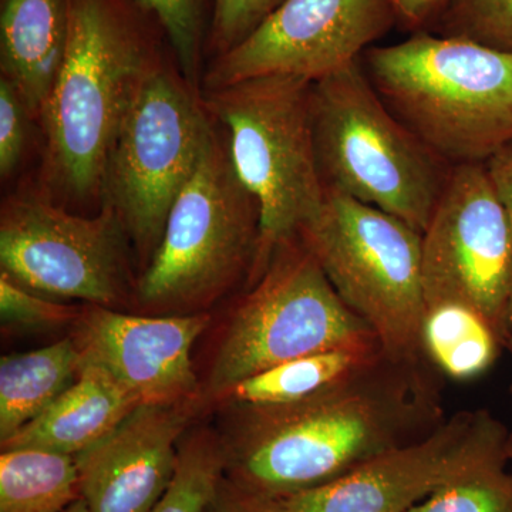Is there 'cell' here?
Returning a JSON list of instances; mask_svg holds the SVG:
<instances>
[{"instance_id":"cell-1","label":"cell","mask_w":512,"mask_h":512,"mask_svg":"<svg viewBox=\"0 0 512 512\" xmlns=\"http://www.w3.org/2000/svg\"><path fill=\"white\" fill-rule=\"evenodd\" d=\"M439 376L382 355L298 402L235 404L225 477L271 503L333 483L446 420Z\"/></svg>"},{"instance_id":"cell-2","label":"cell","mask_w":512,"mask_h":512,"mask_svg":"<svg viewBox=\"0 0 512 512\" xmlns=\"http://www.w3.org/2000/svg\"><path fill=\"white\" fill-rule=\"evenodd\" d=\"M168 52L163 29L136 0H69L66 52L39 120V190L50 200L103 202L121 121Z\"/></svg>"},{"instance_id":"cell-3","label":"cell","mask_w":512,"mask_h":512,"mask_svg":"<svg viewBox=\"0 0 512 512\" xmlns=\"http://www.w3.org/2000/svg\"><path fill=\"white\" fill-rule=\"evenodd\" d=\"M365 64L394 116L451 167L512 147V53L420 33L370 47Z\"/></svg>"},{"instance_id":"cell-4","label":"cell","mask_w":512,"mask_h":512,"mask_svg":"<svg viewBox=\"0 0 512 512\" xmlns=\"http://www.w3.org/2000/svg\"><path fill=\"white\" fill-rule=\"evenodd\" d=\"M311 116L325 187L423 234L451 165L394 116L360 60L312 83Z\"/></svg>"},{"instance_id":"cell-5","label":"cell","mask_w":512,"mask_h":512,"mask_svg":"<svg viewBox=\"0 0 512 512\" xmlns=\"http://www.w3.org/2000/svg\"><path fill=\"white\" fill-rule=\"evenodd\" d=\"M311 87L301 77L261 76L201 92L205 109L224 130L235 171L261 212L251 285L276 249L298 237L325 200Z\"/></svg>"},{"instance_id":"cell-6","label":"cell","mask_w":512,"mask_h":512,"mask_svg":"<svg viewBox=\"0 0 512 512\" xmlns=\"http://www.w3.org/2000/svg\"><path fill=\"white\" fill-rule=\"evenodd\" d=\"M214 120V119H212ZM261 212L214 120L200 163L175 200L160 245L138 279V302L171 315L201 312L251 275Z\"/></svg>"},{"instance_id":"cell-7","label":"cell","mask_w":512,"mask_h":512,"mask_svg":"<svg viewBox=\"0 0 512 512\" xmlns=\"http://www.w3.org/2000/svg\"><path fill=\"white\" fill-rule=\"evenodd\" d=\"M298 237L339 298L373 330L384 355L413 365L431 363L423 345L421 232L326 188L322 207Z\"/></svg>"},{"instance_id":"cell-8","label":"cell","mask_w":512,"mask_h":512,"mask_svg":"<svg viewBox=\"0 0 512 512\" xmlns=\"http://www.w3.org/2000/svg\"><path fill=\"white\" fill-rule=\"evenodd\" d=\"M214 120L174 55L141 84L121 121L104 174L103 202L150 262L168 214L200 163Z\"/></svg>"},{"instance_id":"cell-9","label":"cell","mask_w":512,"mask_h":512,"mask_svg":"<svg viewBox=\"0 0 512 512\" xmlns=\"http://www.w3.org/2000/svg\"><path fill=\"white\" fill-rule=\"evenodd\" d=\"M366 343L379 340L339 298L311 251L296 237L276 249L232 313L208 390L224 399L235 384L269 367Z\"/></svg>"},{"instance_id":"cell-10","label":"cell","mask_w":512,"mask_h":512,"mask_svg":"<svg viewBox=\"0 0 512 512\" xmlns=\"http://www.w3.org/2000/svg\"><path fill=\"white\" fill-rule=\"evenodd\" d=\"M126 238L107 202L84 217L28 190L9 195L0 211L2 271L47 298L119 305L128 289Z\"/></svg>"},{"instance_id":"cell-11","label":"cell","mask_w":512,"mask_h":512,"mask_svg":"<svg viewBox=\"0 0 512 512\" xmlns=\"http://www.w3.org/2000/svg\"><path fill=\"white\" fill-rule=\"evenodd\" d=\"M421 235L427 308L444 303L470 308L505 349L512 333V235L487 164L451 167Z\"/></svg>"},{"instance_id":"cell-12","label":"cell","mask_w":512,"mask_h":512,"mask_svg":"<svg viewBox=\"0 0 512 512\" xmlns=\"http://www.w3.org/2000/svg\"><path fill=\"white\" fill-rule=\"evenodd\" d=\"M511 431L488 410L453 414L423 439L352 473L275 501V512H409L456 478L507 450Z\"/></svg>"},{"instance_id":"cell-13","label":"cell","mask_w":512,"mask_h":512,"mask_svg":"<svg viewBox=\"0 0 512 512\" xmlns=\"http://www.w3.org/2000/svg\"><path fill=\"white\" fill-rule=\"evenodd\" d=\"M393 13L389 0H284L247 39L211 60L201 92L261 76L318 82L357 62Z\"/></svg>"},{"instance_id":"cell-14","label":"cell","mask_w":512,"mask_h":512,"mask_svg":"<svg viewBox=\"0 0 512 512\" xmlns=\"http://www.w3.org/2000/svg\"><path fill=\"white\" fill-rule=\"evenodd\" d=\"M211 316H138L90 305L77 316L72 336L83 365L100 367L138 404H185L200 386L191 353Z\"/></svg>"},{"instance_id":"cell-15","label":"cell","mask_w":512,"mask_h":512,"mask_svg":"<svg viewBox=\"0 0 512 512\" xmlns=\"http://www.w3.org/2000/svg\"><path fill=\"white\" fill-rule=\"evenodd\" d=\"M195 403L138 404L77 454L80 498L90 512H150L177 470L178 446Z\"/></svg>"},{"instance_id":"cell-16","label":"cell","mask_w":512,"mask_h":512,"mask_svg":"<svg viewBox=\"0 0 512 512\" xmlns=\"http://www.w3.org/2000/svg\"><path fill=\"white\" fill-rule=\"evenodd\" d=\"M69 36V0H0V67L39 123Z\"/></svg>"},{"instance_id":"cell-17","label":"cell","mask_w":512,"mask_h":512,"mask_svg":"<svg viewBox=\"0 0 512 512\" xmlns=\"http://www.w3.org/2000/svg\"><path fill=\"white\" fill-rule=\"evenodd\" d=\"M138 403L100 367L83 365L76 382L45 412L2 441L77 456L110 433Z\"/></svg>"},{"instance_id":"cell-18","label":"cell","mask_w":512,"mask_h":512,"mask_svg":"<svg viewBox=\"0 0 512 512\" xmlns=\"http://www.w3.org/2000/svg\"><path fill=\"white\" fill-rule=\"evenodd\" d=\"M83 362L72 336L0 360V443L40 416L80 375Z\"/></svg>"},{"instance_id":"cell-19","label":"cell","mask_w":512,"mask_h":512,"mask_svg":"<svg viewBox=\"0 0 512 512\" xmlns=\"http://www.w3.org/2000/svg\"><path fill=\"white\" fill-rule=\"evenodd\" d=\"M384 355L379 343L342 346L288 360L235 384L224 400L247 406L298 402Z\"/></svg>"},{"instance_id":"cell-20","label":"cell","mask_w":512,"mask_h":512,"mask_svg":"<svg viewBox=\"0 0 512 512\" xmlns=\"http://www.w3.org/2000/svg\"><path fill=\"white\" fill-rule=\"evenodd\" d=\"M77 500L76 457L32 447L0 454V512H64Z\"/></svg>"},{"instance_id":"cell-21","label":"cell","mask_w":512,"mask_h":512,"mask_svg":"<svg viewBox=\"0 0 512 512\" xmlns=\"http://www.w3.org/2000/svg\"><path fill=\"white\" fill-rule=\"evenodd\" d=\"M423 345L441 375L454 380L484 375L504 349L497 333L477 312L456 303L427 308Z\"/></svg>"},{"instance_id":"cell-22","label":"cell","mask_w":512,"mask_h":512,"mask_svg":"<svg viewBox=\"0 0 512 512\" xmlns=\"http://www.w3.org/2000/svg\"><path fill=\"white\" fill-rule=\"evenodd\" d=\"M224 476L222 440L195 431L181 439L173 481L150 512H204Z\"/></svg>"},{"instance_id":"cell-23","label":"cell","mask_w":512,"mask_h":512,"mask_svg":"<svg viewBox=\"0 0 512 512\" xmlns=\"http://www.w3.org/2000/svg\"><path fill=\"white\" fill-rule=\"evenodd\" d=\"M163 29L175 62L201 92L202 60L207 55L214 0H136Z\"/></svg>"},{"instance_id":"cell-24","label":"cell","mask_w":512,"mask_h":512,"mask_svg":"<svg viewBox=\"0 0 512 512\" xmlns=\"http://www.w3.org/2000/svg\"><path fill=\"white\" fill-rule=\"evenodd\" d=\"M507 450L456 478L409 512H512Z\"/></svg>"},{"instance_id":"cell-25","label":"cell","mask_w":512,"mask_h":512,"mask_svg":"<svg viewBox=\"0 0 512 512\" xmlns=\"http://www.w3.org/2000/svg\"><path fill=\"white\" fill-rule=\"evenodd\" d=\"M446 36L512 53V0H450Z\"/></svg>"},{"instance_id":"cell-26","label":"cell","mask_w":512,"mask_h":512,"mask_svg":"<svg viewBox=\"0 0 512 512\" xmlns=\"http://www.w3.org/2000/svg\"><path fill=\"white\" fill-rule=\"evenodd\" d=\"M0 316L6 326L19 329H50L76 320L79 313L53 302L47 296L18 284L5 271L0 272Z\"/></svg>"},{"instance_id":"cell-27","label":"cell","mask_w":512,"mask_h":512,"mask_svg":"<svg viewBox=\"0 0 512 512\" xmlns=\"http://www.w3.org/2000/svg\"><path fill=\"white\" fill-rule=\"evenodd\" d=\"M284 0H214L207 55L212 59L234 49Z\"/></svg>"},{"instance_id":"cell-28","label":"cell","mask_w":512,"mask_h":512,"mask_svg":"<svg viewBox=\"0 0 512 512\" xmlns=\"http://www.w3.org/2000/svg\"><path fill=\"white\" fill-rule=\"evenodd\" d=\"M30 120L25 104L15 87L0 79V175L6 180L15 173L26 143V124Z\"/></svg>"},{"instance_id":"cell-29","label":"cell","mask_w":512,"mask_h":512,"mask_svg":"<svg viewBox=\"0 0 512 512\" xmlns=\"http://www.w3.org/2000/svg\"><path fill=\"white\" fill-rule=\"evenodd\" d=\"M204 512H275L274 504L242 490L237 484L222 478L214 497Z\"/></svg>"},{"instance_id":"cell-30","label":"cell","mask_w":512,"mask_h":512,"mask_svg":"<svg viewBox=\"0 0 512 512\" xmlns=\"http://www.w3.org/2000/svg\"><path fill=\"white\" fill-rule=\"evenodd\" d=\"M488 171L501 204H503L505 214H507L508 224H510L512 235V147L498 153L487 163ZM510 326L512 330V301L510 308Z\"/></svg>"},{"instance_id":"cell-31","label":"cell","mask_w":512,"mask_h":512,"mask_svg":"<svg viewBox=\"0 0 512 512\" xmlns=\"http://www.w3.org/2000/svg\"><path fill=\"white\" fill-rule=\"evenodd\" d=\"M450 0H389L393 12L409 25L417 26L426 22Z\"/></svg>"},{"instance_id":"cell-32","label":"cell","mask_w":512,"mask_h":512,"mask_svg":"<svg viewBox=\"0 0 512 512\" xmlns=\"http://www.w3.org/2000/svg\"><path fill=\"white\" fill-rule=\"evenodd\" d=\"M64 512H90V510L87 508V505L84 503L82 498H80V500H77L76 503L70 505V507Z\"/></svg>"},{"instance_id":"cell-33","label":"cell","mask_w":512,"mask_h":512,"mask_svg":"<svg viewBox=\"0 0 512 512\" xmlns=\"http://www.w3.org/2000/svg\"><path fill=\"white\" fill-rule=\"evenodd\" d=\"M505 349H507L508 352H510V355L512 357V333L510 335V338L507 339V342H505ZM510 393H511V396H512V380H511V383H510Z\"/></svg>"},{"instance_id":"cell-34","label":"cell","mask_w":512,"mask_h":512,"mask_svg":"<svg viewBox=\"0 0 512 512\" xmlns=\"http://www.w3.org/2000/svg\"><path fill=\"white\" fill-rule=\"evenodd\" d=\"M507 456L510 463H512V433L510 434V439H508L507 443Z\"/></svg>"}]
</instances>
